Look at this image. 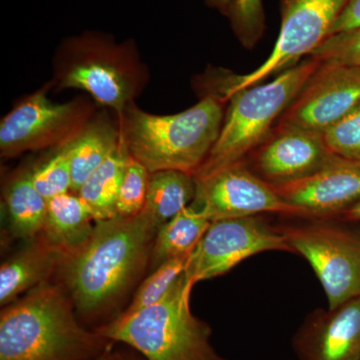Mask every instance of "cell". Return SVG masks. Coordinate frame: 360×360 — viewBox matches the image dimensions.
<instances>
[{
  "label": "cell",
  "mask_w": 360,
  "mask_h": 360,
  "mask_svg": "<svg viewBox=\"0 0 360 360\" xmlns=\"http://www.w3.org/2000/svg\"><path fill=\"white\" fill-rule=\"evenodd\" d=\"M158 229L143 210L96 221L86 243L61 266L78 314H101L124 295L148 262Z\"/></svg>",
  "instance_id": "1"
},
{
  "label": "cell",
  "mask_w": 360,
  "mask_h": 360,
  "mask_svg": "<svg viewBox=\"0 0 360 360\" xmlns=\"http://www.w3.org/2000/svg\"><path fill=\"white\" fill-rule=\"evenodd\" d=\"M73 302L49 281L0 315V360H94L112 341L77 321Z\"/></svg>",
  "instance_id": "2"
},
{
  "label": "cell",
  "mask_w": 360,
  "mask_h": 360,
  "mask_svg": "<svg viewBox=\"0 0 360 360\" xmlns=\"http://www.w3.org/2000/svg\"><path fill=\"white\" fill-rule=\"evenodd\" d=\"M222 97L207 96L172 115L144 112L130 103L120 116L129 155L150 174L179 170L195 174L219 139L224 123Z\"/></svg>",
  "instance_id": "3"
},
{
  "label": "cell",
  "mask_w": 360,
  "mask_h": 360,
  "mask_svg": "<svg viewBox=\"0 0 360 360\" xmlns=\"http://www.w3.org/2000/svg\"><path fill=\"white\" fill-rule=\"evenodd\" d=\"M193 286L184 274L160 302L134 314H120L94 330L146 360H226L213 347L210 324L191 311Z\"/></svg>",
  "instance_id": "4"
},
{
  "label": "cell",
  "mask_w": 360,
  "mask_h": 360,
  "mask_svg": "<svg viewBox=\"0 0 360 360\" xmlns=\"http://www.w3.org/2000/svg\"><path fill=\"white\" fill-rule=\"evenodd\" d=\"M319 65L321 61L310 58L267 84L238 90L227 97L231 104L219 139L193 176L245 160L267 139L277 118H281Z\"/></svg>",
  "instance_id": "5"
},
{
  "label": "cell",
  "mask_w": 360,
  "mask_h": 360,
  "mask_svg": "<svg viewBox=\"0 0 360 360\" xmlns=\"http://www.w3.org/2000/svg\"><path fill=\"white\" fill-rule=\"evenodd\" d=\"M349 0H281V32L269 58L248 75L225 80L221 97L262 84L265 78L292 68L329 37Z\"/></svg>",
  "instance_id": "6"
},
{
  "label": "cell",
  "mask_w": 360,
  "mask_h": 360,
  "mask_svg": "<svg viewBox=\"0 0 360 360\" xmlns=\"http://www.w3.org/2000/svg\"><path fill=\"white\" fill-rule=\"evenodd\" d=\"M281 231L292 252L314 269L329 309L360 295V236L328 224L284 226Z\"/></svg>",
  "instance_id": "7"
},
{
  "label": "cell",
  "mask_w": 360,
  "mask_h": 360,
  "mask_svg": "<svg viewBox=\"0 0 360 360\" xmlns=\"http://www.w3.org/2000/svg\"><path fill=\"white\" fill-rule=\"evenodd\" d=\"M292 252L281 227L255 217L212 221L194 248L186 276L194 284L224 276L233 267L265 251Z\"/></svg>",
  "instance_id": "8"
},
{
  "label": "cell",
  "mask_w": 360,
  "mask_h": 360,
  "mask_svg": "<svg viewBox=\"0 0 360 360\" xmlns=\"http://www.w3.org/2000/svg\"><path fill=\"white\" fill-rule=\"evenodd\" d=\"M194 179L195 195L191 206L210 222L264 213L300 217L298 210L255 174L245 160L194 176Z\"/></svg>",
  "instance_id": "9"
},
{
  "label": "cell",
  "mask_w": 360,
  "mask_h": 360,
  "mask_svg": "<svg viewBox=\"0 0 360 360\" xmlns=\"http://www.w3.org/2000/svg\"><path fill=\"white\" fill-rule=\"evenodd\" d=\"M85 115L82 104L53 103L44 90L37 92L1 120V156L11 158L26 150L63 146L86 125Z\"/></svg>",
  "instance_id": "10"
},
{
  "label": "cell",
  "mask_w": 360,
  "mask_h": 360,
  "mask_svg": "<svg viewBox=\"0 0 360 360\" xmlns=\"http://www.w3.org/2000/svg\"><path fill=\"white\" fill-rule=\"evenodd\" d=\"M360 105V68L321 61L278 123L322 132Z\"/></svg>",
  "instance_id": "11"
},
{
  "label": "cell",
  "mask_w": 360,
  "mask_h": 360,
  "mask_svg": "<svg viewBox=\"0 0 360 360\" xmlns=\"http://www.w3.org/2000/svg\"><path fill=\"white\" fill-rule=\"evenodd\" d=\"M78 47L82 56L71 59L61 71L59 86L84 90L122 116L139 87V78L123 56L124 51L92 41H82Z\"/></svg>",
  "instance_id": "12"
},
{
  "label": "cell",
  "mask_w": 360,
  "mask_h": 360,
  "mask_svg": "<svg viewBox=\"0 0 360 360\" xmlns=\"http://www.w3.org/2000/svg\"><path fill=\"white\" fill-rule=\"evenodd\" d=\"M248 156L252 172L276 187L315 174L336 155L329 151L321 132L278 123Z\"/></svg>",
  "instance_id": "13"
},
{
  "label": "cell",
  "mask_w": 360,
  "mask_h": 360,
  "mask_svg": "<svg viewBox=\"0 0 360 360\" xmlns=\"http://www.w3.org/2000/svg\"><path fill=\"white\" fill-rule=\"evenodd\" d=\"M274 188L300 217L343 215L360 201V161L335 156L315 174Z\"/></svg>",
  "instance_id": "14"
},
{
  "label": "cell",
  "mask_w": 360,
  "mask_h": 360,
  "mask_svg": "<svg viewBox=\"0 0 360 360\" xmlns=\"http://www.w3.org/2000/svg\"><path fill=\"white\" fill-rule=\"evenodd\" d=\"M292 348L300 360H360V295L307 315Z\"/></svg>",
  "instance_id": "15"
},
{
  "label": "cell",
  "mask_w": 360,
  "mask_h": 360,
  "mask_svg": "<svg viewBox=\"0 0 360 360\" xmlns=\"http://www.w3.org/2000/svg\"><path fill=\"white\" fill-rule=\"evenodd\" d=\"M68 255L49 245L44 238L30 241L25 248L18 251L0 269V303L15 300L26 290H32L47 283L51 274L63 266Z\"/></svg>",
  "instance_id": "16"
},
{
  "label": "cell",
  "mask_w": 360,
  "mask_h": 360,
  "mask_svg": "<svg viewBox=\"0 0 360 360\" xmlns=\"http://www.w3.org/2000/svg\"><path fill=\"white\" fill-rule=\"evenodd\" d=\"M94 225L84 201L77 193H66L47 200L42 238L70 257L86 243Z\"/></svg>",
  "instance_id": "17"
},
{
  "label": "cell",
  "mask_w": 360,
  "mask_h": 360,
  "mask_svg": "<svg viewBox=\"0 0 360 360\" xmlns=\"http://www.w3.org/2000/svg\"><path fill=\"white\" fill-rule=\"evenodd\" d=\"M122 141V130L116 129L108 120L101 118L86 123L77 136L66 142L72 179L70 193H78Z\"/></svg>",
  "instance_id": "18"
},
{
  "label": "cell",
  "mask_w": 360,
  "mask_h": 360,
  "mask_svg": "<svg viewBox=\"0 0 360 360\" xmlns=\"http://www.w3.org/2000/svg\"><path fill=\"white\" fill-rule=\"evenodd\" d=\"M4 200L13 236L30 243L37 239L44 231L47 200L33 186L30 169L11 179Z\"/></svg>",
  "instance_id": "19"
},
{
  "label": "cell",
  "mask_w": 360,
  "mask_h": 360,
  "mask_svg": "<svg viewBox=\"0 0 360 360\" xmlns=\"http://www.w3.org/2000/svg\"><path fill=\"white\" fill-rule=\"evenodd\" d=\"M129 153L123 139L118 148L104 161L78 191L96 221L117 217L116 201Z\"/></svg>",
  "instance_id": "20"
},
{
  "label": "cell",
  "mask_w": 360,
  "mask_h": 360,
  "mask_svg": "<svg viewBox=\"0 0 360 360\" xmlns=\"http://www.w3.org/2000/svg\"><path fill=\"white\" fill-rule=\"evenodd\" d=\"M195 195L193 174L179 170H160L149 176L143 212L160 227L191 205Z\"/></svg>",
  "instance_id": "21"
},
{
  "label": "cell",
  "mask_w": 360,
  "mask_h": 360,
  "mask_svg": "<svg viewBox=\"0 0 360 360\" xmlns=\"http://www.w3.org/2000/svg\"><path fill=\"white\" fill-rule=\"evenodd\" d=\"M210 224V220L189 205L161 225L151 250L153 269L168 259L193 252Z\"/></svg>",
  "instance_id": "22"
},
{
  "label": "cell",
  "mask_w": 360,
  "mask_h": 360,
  "mask_svg": "<svg viewBox=\"0 0 360 360\" xmlns=\"http://www.w3.org/2000/svg\"><path fill=\"white\" fill-rule=\"evenodd\" d=\"M191 253L168 259L158 265L141 283L129 307L120 315L134 314L160 302L186 271Z\"/></svg>",
  "instance_id": "23"
},
{
  "label": "cell",
  "mask_w": 360,
  "mask_h": 360,
  "mask_svg": "<svg viewBox=\"0 0 360 360\" xmlns=\"http://www.w3.org/2000/svg\"><path fill=\"white\" fill-rule=\"evenodd\" d=\"M33 186L46 200L70 193L72 179L66 143L39 167L30 169Z\"/></svg>",
  "instance_id": "24"
},
{
  "label": "cell",
  "mask_w": 360,
  "mask_h": 360,
  "mask_svg": "<svg viewBox=\"0 0 360 360\" xmlns=\"http://www.w3.org/2000/svg\"><path fill=\"white\" fill-rule=\"evenodd\" d=\"M150 172L131 155L127 158L116 201L117 217L139 214L146 205Z\"/></svg>",
  "instance_id": "25"
},
{
  "label": "cell",
  "mask_w": 360,
  "mask_h": 360,
  "mask_svg": "<svg viewBox=\"0 0 360 360\" xmlns=\"http://www.w3.org/2000/svg\"><path fill=\"white\" fill-rule=\"evenodd\" d=\"M333 155L360 161V105L322 132Z\"/></svg>",
  "instance_id": "26"
},
{
  "label": "cell",
  "mask_w": 360,
  "mask_h": 360,
  "mask_svg": "<svg viewBox=\"0 0 360 360\" xmlns=\"http://www.w3.org/2000/svg\"><path fill=\"white\" fill-rule=\"evenodd\" d=\"M310 58L360 68V27L326 37L311 52Z\"/></svg>",
  "instance_id": "27"
},
{
  "label": "cell",
  "mask_w": 360,
  "mask_h": 360,
  "mask_svg": "<svg viewBox=\"0 0 360 360\" xmlns=\"http://www.w3.org/2000/svg\"><path fill=\"white\" fill-rule=\"evenodd\" d=\"M234 23L238 37L245 47H252L264 28L262 0H231Z\"/></svg>",
  "instance_id": "28"
},
{
  "label": "cell",
  "mask_w": 360,
  "mask_h": 360,
  "mask_svg": "<svg viewBox=\"0 0 360 360\" xmlns=\"http://www.w3.org/2000/svg\"><path fill=\"white\" fill-rule=\"evenodd\" d=\"M357 27H360V0H349L345 11L331 28L329 37Z\"/></svg>",
  "instance_id": "29"
},
{
  "label": "cell",
  "mask_w": 360,
  "mask_h": 360,
  "mask_svg": "<svg viewBox=\"0 0 360 360\" xmlns=\"http://www.w3.org/2000/svg\"><path fill=\"white\" fill-rule=\"evenodd\" d=\"M343 219L348 221H360V201L343 213Z\"/></svg>",
  "instance_id": "30"
},
{
  "label": "cell",
  "mask_w": 360,
  "mask_h": 360,
  "mask_svg": "<svg viewBox=\"0 0 360 360\" xmlns=\"http://www.w3.org/2000/svg\"><path fill=\"white\" fill-rule=\"evenodd\" d=\"M120 359H122V355L112 354L110 349L106 352L105 354L101 355V356L94 360H120Z\"/></svg>",
  "instance_id": "31"
},
{
  "label": "cell",
  "mask_w": 360,
  "mask_h": 360,
  "mask_svg": "<svg viewBox=\"0 0 360 360\" xmlns=\"http://www.w3.org/2000/svg\"><path fill=\"white\" fill-rule=\"evenodd\" d=\"M219 4H221L222 6H227V4H231V0H217Z\"/></svg>",
  "instance_id": "32"
},
{
  "label": "cell",
  "mask_w": 360,
  "mask_h": 360,
  "mask_svg": "<svg viewBox=\"0 0 360 360\" xmlns=\"http://www.w3.org/2000/svg\"><path fill=\"white\" fill-rule=\"evenodd\" d=\"M120 360H135L134 359H132V357H123L122 356V359Z\"/></svg>",
  "instance_id": "33"
}]
</instances>
